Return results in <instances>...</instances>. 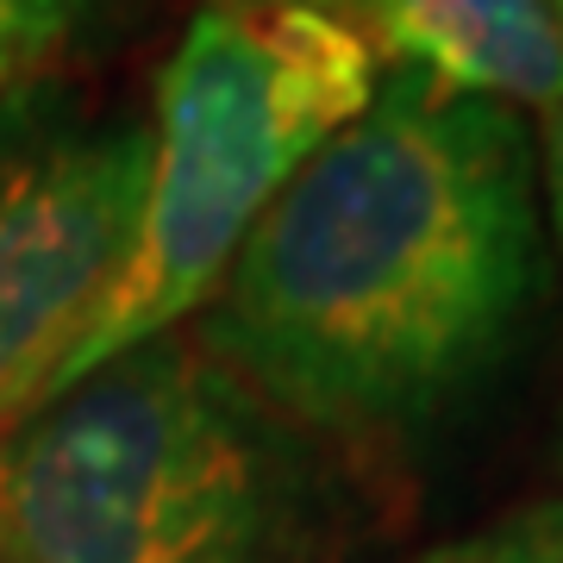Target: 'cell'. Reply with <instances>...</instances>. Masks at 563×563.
Segmentation results:
<instances>
[{
	"instance_id": "6da1fadb",
	"label": "cell",
	"mask_w": 563,
	"mask_h": 563,
	"mask_svg": "<svg viewBox=\"0 0 563 563\" xmlns=\"http://www.w3.org/2000/svg\"><path fill=\"white\" fill-rule=\"evenodd\" d=\"M544 301L526 120L395 69L251 225L195 344L313 444L407 451L483 407Z\"/></svg>"
},
{
	"instance_id": "7a4b0ae2",
	"label": "cell",
	"mask_w": 563,
	"mask_h": 563,
	"mask_svg": "<svg viewBox=\"0 0 563 563\" xmlns=\"http://www.w3.org/2000/svg\"><path fill=\"white\" fill-rule=\"evenodd\" d=\"M307 457L313 439L176 325L0 439V563H282Z\"/></svg>"
},
{
	"instance_id": "3957f363",
	"label": "cell",
	"mask_w": 563,
	"mask_h": 563,
	"mask_svg": "<svg viewBox=\"0 0 563 563\" xmlns=\"http://www.w3.org/2000/svg\"><path fill=\"white\" fill-rule=\"evenodd\" d=\"M376 88L383 57L351 20L313 7H201L157 76L132 257L51 401L201 313L269 201L376 101Z\"/></svg>"
},
{
	"instance_id": "277c9868",
	"label": "cell",
	"mask_w": 563,
	"mask_h": 563,
	"mask_svg": "<svg viewBox=\"0 0 563 563\" xmlns=\"http://www.w3.org/2000/svg\"><path fill=\"white\" fill-rule=\"evenodd\" d=\"M151 125H88L0 169V439L51 401L139 239Z\"/></svg>"
},
{
	"instance_id": "5b68a950",
	"label": "cell",
	"mask_w": 563,
	"mask_h": 563,
	"mask_svg": "<svg viewBox=\"0 0 563 563\" xmlns=\"http://www.w3.org/2000/svg\"><path fill=\"white\" fill-rule=\"evenodd\" d=\"M357 32L395 69L495 107L563 101V20L551 0H357Z\"/></svg>"
},
{
	"instance_id": "8992f818",
	"label": "cell",
	"mask_w": 563,
	"mask_h": 563,
	"mask_svg": "<svg viewBox=\"0 0 563 563\" xmlns=\"http://www.w3.org/2000/svg\"><path fill=\"white\" fill-rule=\"evenodd\" d=\"M420 563H563V495L514 507L501 520L426 551Z\"/></svg>"
},
{
	"instance_id": "52a82bcc",
	"label": "cell",
	"mask_w": 563,
	"mask_h": 563,
	"mask_svg": "<svg viewBox=\"0 0 563 563\" xmlns=\"http://www.w3.org/2000/svg\"><path fill=\"white\" fill-rule=\"evenodd\" d=\"M95 0H0V101L57 57Z\"/></svg>"
},
{
	"instance_id": "ba28073f",
	"label": "cell",
	"mask_w": 563,
	"mask_h": 563,
	"mask_svg": "<svg viewBox=\"0 0 563 563\" xmlns=\"http://www.w3.org/2000/svg\"><path fill=\"white\" fill-rule=\"evenodd\" d=\"M539 207H544V244H551V263H563V101L544 107L539 120Z\"/></svg>"
},
{
	"instance_id": "9c48e42d",
	"label": "cell",
	"mask_w": 563,
	"mask_h": 563,
	"mask_svg": "<svg viewBox=\"0 0 563 563\" xmlns=\"http://www.w3.org/2000/svg\"><path fill=\"white\" fill-rule=\"evenodd\" d=\"M207 7H313V13H332V20L357 25V0H207Z\"/></svg>"
},
{
	"instance_id": "30bf717a",
	"label": "cell",
	"mask_w": 563,
	"mask_h": 563,
	"mask_svg": "<svg viewBox=\"0 0 563 563\" xmlns=\"http://www.w3.org/2000/svg\"><path fill=\"white\" fill-rule=\"evenodd\" d=\"M551 7H558V20H563V0H551Z\"/></svg>"
},
{
	"instance_id": "8fae6325",
	"label": "cell",
	"mask_w": 563,
	"mask_h": 563,
	"mask_svg": "<svg viewBox=\"0 0 563 563\" xmlns=\"http://www.w3.org/2000/svg\"><path fill=\"white\" fill-rule=\"evenodd\" d=\"M558 457H563V432H558Z\"/></svg>"
}]
</instances>
